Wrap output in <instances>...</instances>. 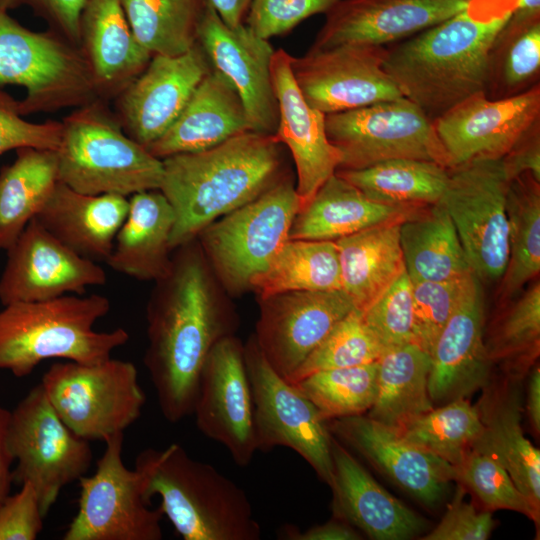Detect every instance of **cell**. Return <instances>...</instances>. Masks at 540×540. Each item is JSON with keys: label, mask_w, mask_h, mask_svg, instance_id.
I'll use <instances>...</instances> for the list:
<instances>
[{"label": "cell", "mask_w": 540, "mask_h": 540, "mask_svg": "<svg viewBox=\"0 0 540 540\" xmlns=\"http://www.w3.org/2000/svg\"><path fill=\"white\" fill-rule=\"evenodd\" d=\"M413 283L406 271L361 312L384 351L413 342Z\"/></svg>", "instance_id": "c3c4849f"}, {"label": "cell", "mask_w": 540, "mask_h": 540, "mask_svg": "<svg viewBox=\"0 0 540 540\" xmlns=\"http://www.w3.org/2000/svg\"><path fill=\"white\" fill-rule=\"evenodd\" d=\"M481 281L473 274L431 351L428 393L434 404L467 398L490 382Z\"/></svg>", "instance_id": "7402d4cb"}, {"label": "cell", "mask_w": 540, "mask_h": 540, "mask_svg": "<svg viewBox=\"0 0 540 540\" xmlns=\"http://www.w3.org/2000/svg\"><path fill=\"white\" fill-rule=\"evenodd\" d=\"M145 499L160 509L184 540H259L261 526L245 491L214 466L172 443L146 448L135 461Z\"/></svg>", "instance_id": "277c9868"}, {"label": "cell", "mask_w": 540, "mask_h": 540, "mask_svg": "<svg viewBox=\"0 0 540 540\" xmlns=\"http://www.w3.org/2000/svg\"><path fill=\"white\" fill-rule=\"evenodd\" d=\"M292 57L278 49L271 61V79L279 112L273 136L287 146L293 157L297 172L295 188L303 208L335 174L341 153L327 138L325 114L309 105L297 86L291 69Z\"/></svg>", "instance_id": "d4e9b609"}, {"label": "cell", "mask_w": 540, "mask_h": 540, "mask_svg": "<svg viewBox=\"0 0 540 540\" xmlns=\"http://www.w3.org/2000/svg\"><path fill=\"white\" fill-rule=\"evenodd\" d=\"M192 415L200 432L223 445L241 467L257 452L253 403L244 347L232 335L221 338L201 369Z\"/></svg>", "instance_id": "2e32d148"}, {"label": "cell", "mask_w": 540, "mask_h": 540, "mask_svg": "<svg viewBox=\"0 0 540 540\" xmlns=\"http://www.w3.org/2000/svg\"><path fill=\"white\" fill-rule=\"evenodd\" d=\"M174 222V210L159 189L131 195L127 215L105 263L137 280L164 278L172 266L170 237Z\"/></svg>", "instance_id": "f546056e"}, {"label": "cell", "mask_w": 540, "mask_h": 540, "mask_svg": "<svg viewBox=\"0 0 540 540\" xmlns=\"http://www.w3.org/2000/svg\"><path fill=\"white\" fill-rule=\"evenodd\" d=\"M213 69L197 44L178 56L154 55L113 100L124 132L145 148L161 137Z\"/></svg>", "instance_id": "ac0fdd59"}, {"label": "cell", "mask_w": 540, "mask_h": 540, "mask_svg": "<svg viewBox=\"0 0 540 540\" xmlns=\"http://www.w3.org/2000/svg\"><path fill=\"white\" fill-rule=\"evenodd\" d=\"M383 352L365 325L361 311L354 309L332 328L293 373L289 382L294 383L319 370L372 363Z\"/></svg>", "instance_id": "bcb514c9"}, {"label": "cell", "mask_w": 540, "mask_h": 540, "mask_svg": "<svg viewBox=\"0 0 540 540\" xmlns=\"http://www.w3.org/2000/svg\"><path fill=\"white\" fill-rule=\"evenodd\" d=\"M327 425L340 442L425 505H435L454 480L451 464L366 414L333 419Z\"/></svg>", "instance_id": "603a6c76"}, {"label": "cell", "mask_w": 540, "mask_h": 540, "mask_svg": "<svg viewBox=\"0 0 540 540\" xmlns=\"http://www.w3.org/2000/svg\"><path fill=\"white\" fill-rule=\"evenodd\" d=\"M527 417L533 430L540 432V369L539 365L532 368L527 383L526 405Z\"/></svg>", "instance_id": "91938a15"}, {"label": "cell", "mask_w": 540, "mask_h": 540, "mask_svg": "<svg viewBox=\"0 0 540 540\" xmlns=\"http://www.w3.org/2000/svg\"><path fill=\"white\" fill-rule=\"evenodd\" d=\"M88 0H0V12L29 7L48 29L79 47V22Z\"/></svg>", "instance_id": "db71d44e"}, {"label": "cell", "mask_w": 540, "mask_h": 540, "mask_svg": "<svg viewBox=\"0 0 540 540\" xmlns=\"http://www.w3.org/2000/svg\"><path fill=\"white\" fill-rule=\"evenodd\" d=\"M250 287L261 299L286 292L342 290L335 241L288 239Z\"/></svg>", "instance_id": "74e56055"}, {"label": "cell", "mask_w": 540, "mask_h": 540, "mask_svg": "<svg viewBox=\"0 0 540 540\" xmlns=\"http://www.w3.org/2000/svg\"><path fill=\"white\" fill-rule=\"evenodd\" d=\"M79 48L102 100H113L148 65L121 0H88L79 22Z\"/></svg>", "instance_id": "4316f807"}, {"label": "cell", "mask_w": 540, "mask_h": 540, "mask_svg": "<svg viewBox=\"0 0 540 540\" xmlns=\"http://www.w3.org/2000/svg\"><path fill=\"white\" fill-rule=\"evenodd\" d=\"M90 477L82 476L79 508L64 540H161L163 512L150 509L136 469L122 461L124 432L107 439Z\"/></svg>", "instance_id": "5bb4252c"}, {"label": "cell", "mask_w": 540, "mask_h": 540, "mask_svg": "<svg viewBox=\"0 0 540 540\" xmlns=\"http://www.w3.org/2000/svg\"><path fill=\"white\" fill-rule=\"evenodd\" d=\"M508 260L500 296L507 299L540 272V181L523 173L508 181Z\"/></svg>", "instance_id": "f35d334b"}, {"label": "cell", "mask_w": 540, "mask_h": 540, "mask_svg": "<svg viewBox=\"0 0 540 540\" xmlns=\"http://www.w3.org/2000/svg\"><path fill=\"white\" fill-rule=\"evenodd\" d=\"M473 274L450 280L413 283V342L428 354H431Z\"/></svg>", "instance_id": "7dc6e473"}, {"label": "cell", "mask_w": 540, "mask_h": 540, "mask_svg": "<svg viewBox=\"0 0 540 540\" xmlns=\"http://www.w3.org/2000/svg\"><path fill=\"white\" fill-rule=\"evenodd\" d=\"M540 119V84L502 99L476 93L433 121L449 168L473 159H501Z\"/></svg>", "instance_id": "d6986e66"}, {"label": "cell", "mask_w": 540, "mask_h": 540, "mask_svg": "<svg viewBox=\"0 0 540 540\" xmlns=\"http://www.w3.org/2000/svg\"><path fill=\"white\" fill-rule=\"evenodd\" d=\"M41 384L61 420L89 442L124 432L146 402L135 365L111 357L98 363L56 362Z\"/></svg>", "instance_id": "ba28073f"}, {"label": "cell", "mask_w": 540, "mask_h": 540, "mask_svg": "<svg viewBox=\"0 0 540 540\" xmlns=\"http://www.w3.org/2000/svg\"><path fill=\"white\" fill-rule=\"evenodd\" d=\"M385 46L343 44L292 57L297 86L324 114L404 97L383 68Z\"/></svg>", "instance_id": "9a60e30c"}, {"label": "cell", "mask_w": 540, "mask_h": 540, "mask_svg": "<svg viewBox=\"0 0 540 540\" xmlns=\"http://www.w3.org/2000/svg\"><path fill=\"white\" fill-rule=\"evenodd\" d=\"M485 386L478 407L484 434L475 449L493 454L506 468L517 488L540 512V451L521 427L522 401L514 382Z\"/></svg>", "instance_id": "4dcf8cb0"}, {"label": "cell", "mask_w": 540, "mask_h": 540, "mask_svg": "<svg viewBox=\"0 0 540 540\" xmlns=\"http://www.w3.org/2000/svg\"><path fill=\"white\" fill-rule=\"evenodd\" d=\"M192 242L177 247L171 270L156 281L147 307L144 364L160 411L173 424L192 415L206 358L233 329L231 317L212 296L206 266Z\"/></svg>", "instance_id": "6da1fadb"}, {"label": "cell", "mask_w": 540, "mask_h": 540, "mask_svg": "<svg viewBox=\"0 0 540 540\" xmlns=\"http://www.w3.org/2000/svg\"><path fill=\"white\" fill-rule=\"evenodd\" d=\"M250 382L257 451H295L321 481L331 484L332 438L327 421L299 389L267 361L254 337L244 347Z\"/></svg>", "instance_id": "4fadbf2b"}, {"label": "cell", "mask_w": 540, "mask_h": 540, "mask_svg": "<svg viewBox=\"0 0 540 540\" xmlns=\"http://www.w3.org/2000/svg\"><path fill=\"white\" fill-rule=\"evenodd\" d=\"M43 519L36 491L30 483H22L20 491L0 505V540H34Z\"/></svg>", "instance_id": "f5cc1de1"}, {"label": "cell", "mask_w": 540, "mask_h": 540, "mask_svg": "<svg viewBox=\"0 0 540 540\" xmlns=\"http://www.w3.org/2000/svg\"><path fill=\"white\" fill-rule=\"evenodd\" d=\"M356 309L343 290L286 292L262 299L257 345L287 381L332 328Z\"/></svg>", "instance_id": "ffe728a7"}, {"label": "cell", "mask_w": 540, "mask_h": 540, "mask_svg": "<svg viewBox=\"0 0 540 540\" xmlns=\"http://www.w3.org/2000/svg\"><path fill=\"white\" fill-rule=\"evenodd\" d=\"M416 208L372 201L335 173L296 214L289 239L336 241L374 225L401 220Z\"/></svg>", "instance_id": "1f68e13d"}, {"label": "cell", "mask_w": 540, "mask_h": 540, "mask_svg": "<svg viewBox=\"0 0 540 540\" xmlns=\"http://www.w3.org/2000/svg\"><path fill=\"white\" fill-rule=\"evenodd\" d=\"M454 481L470 490L487 510H512L539 526L540 512L517 488L503 464L491 453L472 448L453 466Z\"/></svg>", "instance_id": "f6af8a7d"}, {"label": "cell", "mask_w": 540, "mask_h": 540, "mask_svg": "<svg viewBox=\"0 0 540 540\" xmlns=\"http://www.w3.org/2000/svg\"><path fill=\"white\" fill-rule=\"evenodd\" d=\"M280 538L287 540H359L360 533L349 523L334 518L324 524L310 527L304 531L292 525L281 528Z\"/></svg>", "instance_id": "9f6ffc18"}, {"label": "cell", "mask_w": 540, "mask_h": 540, "mask_svg": "<svg viewBox=\"0 0 540 540\" xmlns=\"http://www.w3.org/2000/svg\"><path fill=\"white\" fill-rule=\"evenodd\" d=\"M121 2L136 40L151 56H178L197 44L205 0Z\"/></svg>", "instance_id": "ab89813d"}, {"label": "cell", "mask_w": 540, "mask_h": 540, "mask_svg": "<svg viewBox=\"0 0 540 540\" xmlns=\"http://www.w3.org/2000/svg\"><path fill=\"white\" fill-rule=\"evenodd\" d=\"M159 190L175 222L172 249L193 241L209 224L252 201L282 179L281 144L247 130L207 150L162 159Z\"/></svg>", "instance_id": "3957f363"}, {"label": "cell", "mask_w": 540, "mask_h": 540, "mask_svg": "<svg viewBox=\"0 0 540 540\" xmlns=\"http://www.w3.org/2000/svg\"><path fill=\"white\" fill-rule=\"evenodd\" d=\"M222 21L235 28L244 23L253 0H205Z\"/></svg>", "instance_id": "680465c9"}, {"label": "cell", "mask_w": 540, "mask_h": 540, "mask_svg": "<svg viewBox=\"0 0 540 540\" xmlns=\"http://www.w3.org/2000/svg\"><path fill=\"white\" fill-rule=\"evenodd\" d=\"M250 130L242 100L214 68L203 78L169 129L146 149L156 158L207 150Z\"/></svg>", "instance_id": "83f0119b"}, {"label": "cell", "mask_w": 540, "mask_h": 540, "mask_svg": "<svg viewBox=\"0 0 540 540\" xmlns=\"http://www.w3.org/2000/svg\"><path fill=\"white\" fill-rule=\"evenodd\" d=\"M486 346L491 362L505 366L508 376L520 379L527 371L540 347L539 279L506 312Z\"/></svg>", "instance_id": "ee69618b"}, {"label": "cell", "mask_w": 540, "mask_h": 540, "mask_svg": "<svg viewBox=\"0 0 540 540\" xmlns=\"http://www.w3.org/2000/svg\"><path fill=\"white\" fill-rule=\"evenodd\" d=\"M6 252L0 275L2 305L83 295L88 287L107 281L99 263L63 245L35 218Z\"/></svg>", "instance_id": "e0dca14e"}, {"label": "cell", "mask_w": 540, "mask_h": 540, "mask_svg": "<svg viewBox=\"0 0 540 540\" xmlns=\"http://www.w3.org/2000/svg\"><path fill=\"white\" fill-rule=\"evenodd\" d=\"M292 384L325 421L366 414L377 394L378 363L319 370Z\"/></svg>", "instance_id": "7bdbcfd3"}, {"label": "cell", "mask_w": 540, "mask_h": 540, "mask_svg": "<svg viewBox=\"0 0 540 540\" xmlns=\"http://www.w3.org/2000/svg\"><path fill=\"white\" fill-rule=\"evenodd\" d=\"M110 309V300L99 294L3 305L0 370L21 378L48 359L98 363L110 358L112 351L129 339L123 328L94 330L95 323Z\"/></svg>", "instance_id": "5b68a950"}, {"label": "cell", "mask_w": 540, "mask_h": 540, "mask_svg": "<svg viewBox=\"0 0 540 540\" xmlns=\"http://www.w3.org/2000/svg\"><path fill=\"white\" fill-rule=\"evenodd\" d=\"M335 173L372 201L415 208L436 204L440 200L449 168L432 161L403 158Z\"/></svg>", "instance_id": "8d00e7d4"}, {"label": "cell", "mask_w": 540, "mask_h": 540, "mask_svg": "<svg viewBox=\"0 0 540 540\" xmlns=\"http://www.w3.org/2000/svg\"><path fill=\"white\" fill-rule=\"evenodd\" d=\"M331 453L334 518L376 540L411 539L426 529V520L385 490L334 436Z\"/></svg>", "instance_id": "484cf974"}, {"label": "cell", "mask_w": 540, "mask_h": 540, "mask_svg": "<svg viewBox=\"0 0 540 540\" xmlns=\"http://www.w3.org/2000/svg\"><path fill=\"white\" fill-rule=\"evenodd\" d=\"M342 0H253L244 23L269 40L293 30L307 18L326 14Z\"/></svg>", "instance_id": "681fc988"}, {"label": "cell", "mask_w": 540, "mask_h": 540, "mask_svg": "<svg viewBox=\"0 0 540 540\" xmlns=\"http://www.w3.org/2000/svg\"><path fill=\"white\" fill-rule=\"evenodd\" d=\"M10 411L0 405V505L9 495L13 482L11 465L14 458L8 444V424Z\"/></svg>", "instance_id": "6f0895ef"}, {"label": "cell", "mask_w": 540, "mask_h": 540, "mask_svg": "<svg viewBox=\"0 0 540 540\" xmlns=\"http://www.w3.org/2000/svg\"><path fill=\"white\" fill-rule=\"evenodd\" d=\"M398 431L410 442L455 466L482 438L484 425L478 407L461 397L431 409Z\"/></svg>", "instance_id": "b9f144b4"}, {"label": "cell", "mask_w": 540, "mask_h": 540, "mask_svg": "<svg viewBox=\"0 0 540 540\" xmlns=\"http://www.w3.org/2000/svg\"><path fill=\"white\" fill-rule=\"evenodd\" d=\"M108 102L75 108L62 123L56 150L59 182L90 195L159 189L163 163L123 130Z\"/></svg>", "instance_id": "8992f818"}, {"label": "cell", "mask_w": 540, "mask_h": 540, "mask_svg": "<svg viewBox=\"0 0 540 540\" xmlns=\"http://www.w3.org/2000/svg\"><path fill=\"white\" fill-rule=\"evenodd\" d=\"M325 131L341 153L337 170L362 169L403 158L449 168L433 121L406 97L325 114Z\"/></svg>", "instance_id": "8fae6325"}, {"label": "cell", "mask_w": 540, "mask_h": 540, "mask_svg": "<svg viewBox=\"0 0 540 540\" xmlns=\"http://www.w3.org/2000/svg\"><path fill=\"white\" fill-rule=\"evenodd\" d=\"M517 0H472L468 7L386 46L383 68L402 95L432 121L484 92L494 41Z\"/></svg>", "instance_id": "7a4b0ae2"}, {"label": "cell", "mask_w": 540, "mask_h": 540, "mask_svg": "<svg viewBox=\"0 0 540 540\" xmlns=\"http://www.w3.org/2000/svg\"><path fill=\"white\" fill-rule=\"evenodd\" d=\"M0 169V250H7L59 183L56 151L25 147Z\"/></svg>", "instance_id": "e575fe53"}, {"label": "cell", "mask_w": 540, "mask_h": 540, "mask_svg": "<svg viewBox=\"0 0 540 540\" xmlns=\"http://www.w3.org/2000/svg\"><path fill=\"white\" fill-rule=\"evenodd\" d=\"M540 18L508 19L489 56L484 93L489 99L521 94L539 84Z\"/></svg>", "instance_id": "60d3db41"}, {"label": "cell", "mask_w": 540, "mask_h": 540, "mask_svg": "<svg viewBox=\"0 0 540 540\" xmlns=\"http://www.w3.org/2000/svg\"><path fill=\"white\" fill-rule=\"evenodd\" d=\"M16 101L0 90V155L25 147L56 151L61 140L62 123L53 120L29 122L18 112Z\"/></svg>", "instance_id": "f907efd6"}, {"label": "cell", "mask_w": 540, "mask_h": 540, "mask_svg": "<svg viewBox=\"0 0 540 540\" xmlns=\"http://www.w3.org/2000/svg\"><path fill=\"white\" fill-rule=\"evenodd\" d=\"M509 180L531 173L540 181V119L536 120L501 158Z\"/></svg>", "instance_id": "11a10c76"}, {"label": "cell", "mask_w": 540, "mask_h": 540, "mask_svg": "<svg viewBox=\"0 0 540 540\" xmlns=\"http://www.w3.org/2000/svg\"><path fill=\"white\" fill-rule=\"evenodd\" d=\"M301 208L292 181L282 178L199 233L204 251L230 290L249 288L252 279L266 269L289 239Z\"/></svg>", "instance_id": "9c48e42d"}, {"label": "cell", "mask_w": 540, "mask_h": 540, "mask_svg": "<svg viewBox=\"0 0 540 540\" xmlns=\"http://www.w3.org/2000/svg\"><path fill=\"white\" fill-rule=\"evenodd\" d=\"M472 0H342L325 14L310 49L389 46L464 10Z\"/></svg>", "instance_id": "cb8c5ba5"}, {"label": "cell", "mask_w": 540, "mask_h": 540, "mask_svg": "<svg viewBox=\"0 0 540 540\" xmlns=\"http://www.w3.org/2000/svg\"><path fill=\"white\" fill-rule=\"evenodd\" d=\"M377 363V394L367 416L399 430L434 408L428 393L430 354L408 343L384 351Z\"/></svg>", "instance_id": "d590c367"}, {"label": "cell", "mask_w": 540, "mask_h": 540, "mask_svg": "<svg viewBox=\"0 0 540 540\" xmlns=\"http://www.w3.org/2000/svg\"><path fill=\"white\" fill-rule=\"evenodd\" d=\"M8 444L16 461L13 482L33 486L44 517L61 490L86 474L93 458L90 442L61 420L41 383L10 413Z\"/></svg>", "instance_id": "30bf717a"}, {"label": "cell", "mask_w": 540, "mask_h": 540, "mask_svg": "<svg viewBox=\"0 0 540 540\" xmlns=\"http://www.w3.org/2000/svg\"><path fill=\"white\" fill-rule=\"evenodd\" d=\"M198 43L212 67L238 92L250 130L273 135L279 112L271 79L274 49L245 23L231 28L206 5L198 30Z\"/></svg>", "instance_id": "44dd1931"}, {"label": "cell", "mask_w": 540, "mask_h": 540, "mask_svg": "<svg viewBox=\"0 0 540 540\" xmlns=\"http://www.w3.org/2000/svg\"><path fill=\"white\" fill-rule=\"evenodd\" d=\"M129 208L116 194L90 195L59 182L35 219L63 245L94 262H106Z\"/></svg>", "instance_id": "f1b7e54d"}, {"label": "cell", "mask_w": 540, "mask_h": 540, "mask_svg": "<svg viewBox=\"0 0 540 540\" xmlns=\"http://www.w3.org/2000/svg\"><path fill=\"white\" fill-rule=\"evenodd\" d=\"M400 245L412 283L461 278L472 272L455 226L440 203L418 207L400 222Z\"/></svg>", "instance_id": "836d02e7"}, {"label": "cell", "mask_w": 540, "mask_h": 540, "mask_svg": "<svg viewBox=\"0 0 540 540\" xmlns=\"http://www.w3.org/2000/svg\"><path fill=\"white\" fill-rule=\"evenodd\" d=\"M507 185L502 159H473L449 168L438 201L450 216L470 268L480 281L500 280L506 269Z\"/></svg>", "instance_id": "7c38bea8"}, {"label": "cell", "mask_w": 540, "mask_h": 540, "mask_svg": "<svg viewBox=\"0 0 540 540\" xmlns=\"http://www.w3.org/2000/svg\"><path fill=\"white\" fill-rule=\"evenodd\" d=\"M9 85L25 90L16 101L22 116L102 100L77 45L49 29L32 31L0 12V90Z\"/></svg>", "instance_id": "52a82bcc"}, {"label": "cell", "mask_w": 540, "mask_h": 540, "mask_svg": "<svg viewBox=\"0 0 540 540\" xmlns=\"http://www.w3.org/2000/svg\"><path fill=\"white\" fill-rule=\"evenodd\" d=\"M464 487L459 484L439 524L423 540H485L495 527L492 514L479 511L465 501Z\"/></svg>", "instance_id": "816d5d0a"}, {"label": "cell", "mask_w": 540, "mask_h": 540, "mask_svg": "<svg viewBox=\"0 0 540 540\" xmlns=\"http://www.w3.org/2000/svg\"><path fill=\"white\" fill-rule=\"evenodd\" d=\"M401 221L374 225L335 241L341 289L361 312L406 271L399 236Z\"/></svg>", "instance_id": "d6a6232c"}]
</instances>
